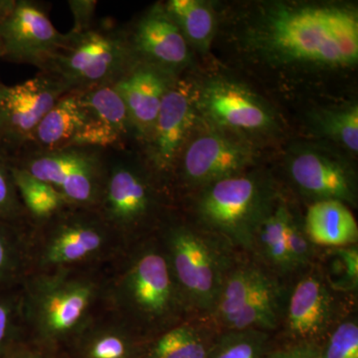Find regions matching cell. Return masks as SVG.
<instances>
[{
  "label": "cell",
  "mask_w": 358,
  "mask_h": 358,
  "mask_svg": "<svg viewBox=\"0 0 358 358\" xmlns=\"http://www.w3.org/2000/svg\"><path fill=\"white\" fill-rule=\"evenodd\" d=\"M265 30L268 47L288 60L331 67L357 62V16L345 7H279Z\"/></svg>",
  "instance_id": "obj_1"
},
{
  "label": "cell",
  "mask_w": 358,
  "mask_h": 358,
  "mask_svg": "<svg viewBox=\"0 0 358 358\" xmlns=\"http://www.w3.org/2000/svg\"><path fill=\"white\" fill-rule=\"evenodd\" d=\"M96 292L91 280L66 273L41 275L30 282L21 307L33 343L54 350L70 345L88 327L85 322Z\"/></svg>",
  "instance_id": "obj_2"
},
{
  "label": "cell",
  "mask_w": 358,
  "mask_h": 358,
  "mask_svg": "<svg viewBox=\"0 0 358 358\" xmlns=\"http://www.w3.org/2000/svg\"><path fill=\"white\" fill-rule=\"evenodd\" d=\"M136 62L127 28L103 20L83 32L67 33L64 45L39 72L58 79L68 92L115 84Z\"/></svg>",
  "instance_id": "obj_3"
},
{
  "label": "cell",
  "mask_w": 358,
  "mask_h": 358,
  "mask_svg": "<svg viewBox=\"0 0 358 358\" xmlns=\"http://www.w3.org/2000/svg\"><path fill=\"white\" fill-rule=\"evenodd\" d=\"M11 162L55 188L72 206L96 209L107 176L108 150L69 145L58 150L25 148Z\"/></svg>",
  "instance_id": "obj_4"
},
{
  "label": "cell",
  "mask_w": 358,
  "mask_h": 358,
  "mask_svg": "<svg viewBox=\"0 0 358 358\" xmlns=\"http://www.w3.org/2000/svg\"><path fill=\"white\" fill-rule=\"evenodd\" d=\"M152 169L140 148L108 150L107 176L96 211L110 229H136L152 215L157 207Z\"/></svg>",
  "instance_id": "obj_5"
},
{
  "label": "cell",
  "mask_w": 358,
  "mask_h": 358,
  "mask_svg": "<svg viewBox=\"0 0 358 358\" xmlns=\"http://www.w3.org/2000/svg\"><path fill=\"white\" fill-rule=\"evenodd\" d=\"M268 213L267 197L251 176H235L208 186L199 203L200 218L233 244L254 248L256 231Z\"/></svg>",
  "instance_id": "obj_6"
},
{
  "label": "cell",
  "mask_w": 358,
  "mask_h": 358,
  "mask_svg": "<svg viewBox=\"0 0 358 358\" xmlns=\"http://www.w3.org/2000/svg\"><path fill=\"white\" fill-rule=\"evenodd\" d=\"M66 38L67 34L52 24L48 9L42 2L0 1V50L7 61L42 70Z\"/></svg>",
  "instance_id": "obj_7"
},
{
  "label": "cell",
  "mask_w": 358,
  "mask_h": 358,
  "mask_svg": "<svg viewBox=\"0 0 358 358\" xmlns=\"http://www.w3.org/2000/svg\"><path fill=\"white\" fill-rule=\"evenodd\" d=\"M169 266L176 284L192 303L213 310L225 282V262L199 233L178 226L167 235Z\"/></svg>",
  "instance_id": "obj_8"
},
{
  "label": "cell",
  "mask_w": 358,
  "mask_h": 358,
  "mask_svg": "<svg viewBox=\"0 0 358 358\" xmlns=\"http://www.w3.org/2000/svg\"><path fill=\"white\" fill-rule=\"evenodd\" d=\"M67 93L64 85L45 72L14 86L0 84V148L13 157L27 148L40 122Z\"/></svg>",
  "instance_id": "obj_9"
},
{
  "label": "cell",
  "mask_w": 358,
  "mask_h": 358,
  "mask_svg": "<svg viewBox=\"0 0 358 358\" xmlns=\"http://www.w3.org/2000/svg\"><path fill=\"white\" fill-rule=\"evenodd\" d=\"M195 122V96L190 85L176 78L167 90L154 128L141 150L157 174L171 173Z\"/></svg>",
  "instance_id": "obj_10"
},
{
  "label": "cell",
  "mask_w": 358,
  "mask_h": 358,
  "mask_svg": "<svg viewBox=\"0 0 358 358\" xmlns=\"http://www.w3.org/2000/svg\"><path fill=\"white\" fill-rule=\"evenodd\" d=\"M41 262L62 267L96 255L112 231L95 209L71 206L50 221Z\"/></svg>",
  "instance_id": "obj_11"
},
{
  "label": "cell",
  "mask_w": 358,
  "mask_h": 358,
  "mask_svg": "<svg viewBox=\"0 0 358 358\" xmlns=\"http://www.w3.org/2000/svg\"><path fill=\"white\" fill-rule=\"evenodd\" d=\"M129 46L138 62L155 66L176 76V71L190 60L187 41L167 13L164 4H157L127 28Z\"/></svg>",
  "instance_id": "obj_12"
},
{
  "label": "cell",
  "mask_w": 358,
  "mask_h": 358,
  "mask_svg": "<svg viewBox=\"0 0 358 358\" xmlns=\"http://www.w3.org/2000/svg\"><path fill=\"white\" fill-rule=\"evenodd\" d=\"M176 282L166 257L155 251L138 256L124 275L120 294L134 312L147 319L164 317L176 303Z\"/></svg>",
  "instance_id": "obj_13"
},
{
  "label": "cell",
  "mask_w": 358,
  "mask_h": 358,
  "mask_svg": "<svg viewBox=\"0 0 358 358\" xmlns=\"http://www.w3.org/2000/svg\"><path fill=\"white\" fill-rule=\"evenodd\" d=\"M74 92H78L86 108L88 122L73 145L119 150L138 145L126 105L113 85Z\"/></svg>",
  "instance_id": "obj_14"
},
{
  "label": "cell",
  "mask_w": 358,
  "mask_h": 358,
  "mask_svg": "<svg viewBox=\"0 0 358 358\" xmlns=\"http://www.w3.org/2000/svg\"><path fill=\"white\" fill-rule=\"evenodd\" d=\"M179 160L186 182L210 185L221 179L238 176L251 162V152L241 143L209 134L186 143L178 164Z\"/></svg>",
  "instance_id": "obj_15"
},
{
  "label": "cell",
  "mask_w": 358,
  "mask_h": 358,
  "mask_svg": "<svg viewBox=\"0 0 358 358\" xmlns=\"http://www.w3.org/2000/svg\"><path fill=\"white\" fill-rule=\"evenodd\" d=\"M176 79L171 73L136 61L113 84L128 110L138 145L150 136L167 90Z\"/></svg>",
  "instance_id": "obj_16"
},
{
  "label": "cell",
  "mask_w": 358,
  "mask_h": 358,
  "mask_svg": "<svg viewBox=\"0 0 358 358\" xmlns=\"http://www.w3.org/2000/svg\"><path fill=\"white\" fill-rule=\"evenodd\" d=\"M289 173L296 185L319 200L353 202L355 179L345 164L315 150L294 155L289 162Z\"/></svg>",
  "instance_id": "obj_17"
},
{
  "label": "cell",
  "mask_w": 358,
  "mask_h": 358,
  "mask_svg": "<svg viewBox=\"0 0 358 358\" xmlns=\"http://www.w3.org/2000/svg\"><path fill=\"white\" fill-rule=\"evenodd\" d=\"M334 317V299L317 275L301 279L294 287L287 312V329L300 343H315L329 329Z\"/></svg>",
  "instance_id": "obj_18"
},
{
  "label": "cell",
  "mask_w": 358,
  "mask_h": 358,
  "mask_svg": "<svg viewBox=\"0 0 358 358\" xmlns=\"http://www.w3.org/2000/svg\"><path fill=\"white\" fill-rule=\"evenodd\" d=\"M203 103L212 119L228 128L258 131L272 124V117L262 103L235 84H211L205 90Z\"/></svg>",
  "instance_id": "obj_19"
},
{
  "label": "cell",
  "mask_w": 358,
  "mask_h": 358,
  "mask_svg": "<svg viewBox=\"0 0 358 358\" xmlns=\"http://www.w3.org/2000/svg\"><path fill=\"white\" fill-rule=\"evenodd\" d=\"M87 122L88 113L79 94L69 92L47 113L35 129L31 143L25 148L52 150L73 145Z\"/></svg>",
  "instance_id": "obj_20"
},
{
  "label": "cell",
  "mask_w": 358,
  "mask_h": 358,
  "mask_svg": "<svg viewBox=\"0 0 358 358\" xmlns=\"http://www.w3.org/2000/svg\"><path fill=\"white\" fill-rule=\"evenodd\" d=\"M306 234L313 244L345 248L357 243L358 226L352 212L338 200H319L308 208Z\"/></svg>",
  "instance_id": "obj_21"
},
{
  "label": "cell",
  "mask_w": 358,
  "mask_h": 358,
  "mask_svg": "<svg viewBox=\"0 0 358 358\" xmlns=\"http://www.w3.org/2000/svg\"><path fill=\"white\" fill-rule=\"evenodd\" d=\"M69 345L68 358H145L138 341L117 326L87 327Z\"/></svg>",
  "instance_id": "obj_22"
},
{
  "label": "cell",
  "mask_w": 358,
  "mask_h": 358,
  "mask_svg": "<svg viewBox=\"0 0 358 358\" xmlns=\"http://www.w3.org/2000/svg\"><path fill=\"white\" fill-rule=\"evenodd\" d=\"M11 171L16 189L27 216L32 220L46 223L72 206L48 183L39 180L25 169L11 162Z\"/></svg>",
  "instance_id": "obj_23"
},
{
  "label": "cell",
  "mask_w": 358,
  "mask_h": 358,
  "mask_svg": "<svg viewBox=\"0 0 358 358\" xmlns=\"http://www.w3.org/2000/svg\"><path fill=\"white\" fill-rule=\"evenodd\" d=\"M279 289L274 282H268L263 288L247 299L235 315L224 322L228 331L259 329L266 331L277 326L279 319Z\"/></svg>",
  "instance_id": "obj_24"
},
{
  "label": "cell",
  "mask_w": 358,
  "mask_h": 358,
  "mask_svg": "<svg viewBox=\"0 0 358 358\" xmlns=\"http://www.w3.org/2000/svg\"><path fill=\"white\" fill-rule=\"evenodd\" d=\"M164 6L187 43L206 50L215 30V18L210 6L199 0H171Z\"/></svg>",
  "instance_id": "obj_25"
},
{
  "label": "cell",
  "mask_w": 358,
  "mask_h": 358,
  "mask_svg": "<svg viewBox=\"0 0 358 358\" xmlns=\"http://www.w3.org/2000/svg\"><path fill=\"white\" fill-rule=\"evenodd\" d=\"M272 281L255 268H242L226 278L213 310L224 324L244 305L247 299L259 289Z\"/></svg>",
  "instance_id": "obj_26"
},
{
  "label": "cell",
  "mask_w": 358,
  "mask_h": 358,
  "mask_svg": "<svg viewBox=\"0 0 358 358\" xmlns=\"http://www.w3.org/2000/svg\"><path fill=\"white\" fill-rule=\"evenodd\" d=\"M289 213L286 207L268 212L256 231L254 246L258 244L266 260L281 271L294 268L286 242V228Z\"/></svg>",
  "instance_id": "obj_27"
},
{
  "label": "cell",
  "mask_w": 358,
  "mask_h": 358,
  "mask_svg": "<svg viewBox=\"0 0 358 358\" xmlns=\"http://www.w3.org/2000/svg\"><path fill=\"white\" fill-rule=\"evenodd\" d=\"M210 348L196 329L180 326L157 338L145 358H207Z\"/></svg>",
  "instance_id": "obj_28"
},
{
  "label": "cell",
  "mask_w": 358,
  "mask_h": 358,
  "mask_svg": "<svg viewBox=\"0 0 358 358\" xmlns=\"http://www.w3.org/2000/svg\"><path fill=\"white\" fill-rule=\"evenodd\" d=\"M268 336L259 329L229 331L209 350L207 358H268Z\"/></svg>",
  "instance_id": "obj_29"
},
{
  "label": "cell",
  "mask_w": 358,
  "mask_h": 358,
  "mask_svg": "<svg viewBox=\"0 0 358 358\" xmlns=\"http://www.w3.org/2000/svg\"><path fill=\"white\" fill-rule=\"evenodd\" d=\"M317 124L322 134L336 141L350 152L358 150V107L324 110L317 115Z\"/></svg>",
  "instance_id": "obj_30"
},
{
  "label": "cell",
  "mask_w": 358,
  "mask_h": 358,
  "mask_svg": "<svg viewBox=\"0 0 358 358\" xmlns=\"http://www.w3.org/2000/svg\"><path fill=\"white\" fill-rule=\"evenodd\" d=\"M21 298L0 289V358H4L20 343L22 320Z\"/></svg>",
  "instance_id": "obj_31"
},
{
  "label": "cell",
  "mask_w": 358,
  "mask_h": 358,
  "mask_svg": "<svg viewBox=\"0 0 358 358\" xmlns=\"http://www.w3.org/2000/svg\"><path fill=\"white\" fill-rule=\"evenodd\" d=\"M27 216L11 171V159L0 148V221L13 223Z\"/></svg>",
  "instance_id": "obj_32"
},
{
  "label": "cell",
  "mask_w": 358,
  "mask_h": 358,
  "mask_svg": "<svg viewBox=\"0 0 358 358\" xmlns=\"http://www.w3.org/2000/svg\"><path fill=\"white\" fill-rule=\"evenodd\" d=\"M322 358H358V326L355 320L339 324L326 346L322 348Z\"/></svg>",
  "instance_id": "obj_33"
},
{
  "label": "cell",
  "mask_w": 358,
  "mask_h": 358,
  "mask_svg": "<svg viewBox=\"0 0 358 358\" xmlns=\"http://www.w3.org/2000/svg\"><path fill=\"white\" fill-rule=\"evenodd\" d=\"M11 223L0 221V288L17 275L20 252Z\"/></svg>",
  "instance_id": "obj_34"
},
{
  "label": "cell",
  "mask_w": 358,
  "mask_h": 358,
  "mask_svg": "<svg viewBox=\"0 0 358 358\" xmlns=\"http://www.w3.org/2000/svg\"><path fill=\"white\" fill-rule=\"evenodd\" d=\"M286 242L289 258L294 267L305 265L313 256V243L305 229L298 225L289 214L286 228Z\"/></svg>",
  "instance_id": "obj_35"
},
{
  "label": "cell",
  "mask_w": 358,
  "mask_h": 358,
  "mask_svg": "<svg viewBox=\"0 0 358 358\" xmlns=\"http://www.w3.org/2000/svg\"><path fill=\"white\" fill-rule=\"evenodd\" d=\"M338 264L341 266V281L350 289L357 287L358 282V252L355 247L341 248L336 251Z\"/></svg>",
  "instance_id": "obj_36"
},
{
  "label": "cell",
  "mask_w": 358,
  "mask_h": 358,
  "mask_svg": "<svg viewBox=\"0 0 358 358\" xmlns=\"http://www.w3.org/2000/svg\"><path fill=\"white\" fill-rule=\"evenodd\" d=\"M68 3L75 17V25L71 31L83 32L93 25L96 1H69Z\"/></svg>",
  "instance_id": "obj_37"
},
{
  "label": "cell",
  "mask_w": 358,
  "mask_h": 358,
  "mask_svg": "<svg viewBox=\"0 0 358 358\" xmlns=\"http://www.w3.org/2000/svg\"><path fill=\"white\" fill-rule=\"evenodd\" d=\"M268 358H322V348L315 343H296L284 350L268 353Z\"/></svg>",
  "instance_id": "obj_38"
},
{
  "label": "cell",
  "mask_w": 358,
  "mask_h": 358,
  "mask_svg": "<svg viewBox=\"0 0 358 358\" xmlns=\"http://www.w3.org/2000/svg\"><path fill=\"white\" fill-rule=\"evenodd\" d=\"M4 358H68L62 357L59 350H50L35 343H20Z\"/></svg>",
  "instance_id": "obj_39"
},
{
  "label": "cell",
  "mask_w": 358,
  "mask_h": 358,
  "mask_svg": "<svg viewBox=\"0 0 358 358\" xmlns=\"http://www.w3.org/2000/svg\"><path fill=\"white\" fill-rule=\"evenodd\" d=\"M0 59H2L1 50H0Z\"/></svg>",
  "instance_id": "obj_40"
}]
</instances>
